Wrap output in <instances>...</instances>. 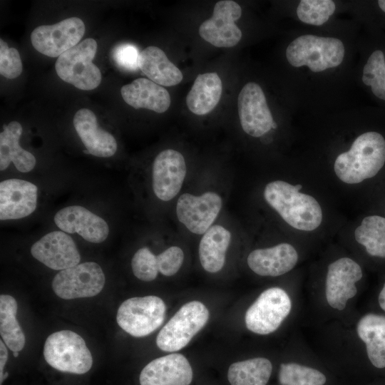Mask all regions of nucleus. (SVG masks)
Here are the masks:
<instances>
[{"label": "nucleus", "mask_w": 385, "mask_h": 385, "mask_svg": "<svg viewBox=\"0 0 385 385\" xmlns=\"http://www.w3.org/2000/svg\"><path fill=\"white\" fill-rule=\"evenodd\" d=\"M301 184L293 185L283 180L267 183L264 198L291 227L302 231H312L321 225L322 207L312 196L302 193Z\"/></svg>", "instance_id": "f257e3e1"}, {"label": "nucleus", "mask_w": 385, "mask_h": 385, "mask_svg": "<svg viewBox=\"0 0 385 385\" xmlns=\"http://www.w3.org/2000/svg\"><path fill=\"white\" fill-rule=\"evenodd\" d=\"M385 163V139L377 132L359 135L334 164L337 177L346 184H357L375 176Z\"/></svg>", "instance_id": "f03ea898"}, {"label": "nucleus", "mask_w": 385, "mask_h": 385, "mask_svg": "<svg viewBox=\"0 0 385 385\" xmlns=\"http://www.w3.org/2000/svg\"><path fill=\"white\" fill-rule=\"evenodd\" d=\"M344 54L345 48L341 40L310 34L296 38L286 49V58L290 65L306 66L315 73L339 66Z\"/></svg>", "instance_id": "7ed1b4c3"}, {"label": "nucleus", "mask_w": 385, "mask_h": 385, "mask_svg": "<svg viewBox=\"0 0 385 385\" xmlns=\"http://www.w3.org/2000/svg\"><path fill=\"white\" fill-rule=\"evenodd\" d=\"M43 356L51 366L63 372L83 374L93 365V357L84 339L70 330L50 334L44 344Z\"/></svg>", "instance_id": "20e7f679"}, {"label": "nucleus", "mask_w": 385, "mask_h": 385, "mask_svg": "<svg viewBox=\"0 0 385 385\" xmlns=\"http://www.w3.org/2000/svg\"><path fill=\"white\" fill-rule=\"evenodd\" d=\"M97 47L96 40L88 38L62 53L55 63L58 77L81 90L97 88L101 82V73L92 62Z\"/></svg>", "instance_id": "39448f33"}, {"label": "nucleus", "mask_w": 385, "mask_h": 385, "mask_svg": "<svg viewBox=\"0 0 385 385\" xmlns=\"http://www.w3.org/2000/svg\"><path fill=\"white\" fill-rule=\"evenodd\" d=\"M209 311L202 302L191 301L183 305L159 332L158 347L168 352L184 348L206 324Z\"/></svg>", "instance_id": "423d86ee"}, {"label": "nucleus", "mask_w": 385, "mask_h": 385, "mask_svg": "<svg viewBox=\"0 0 385 385\" xmlns=\"http://www.w3.org/2000/svg\"><path fill=\"white\" fill-rule=\"evenodd\" d=\"M166 307L153 295L135 297L123 302L117 311L119 327L133 337H143L155 331L163 322Z\"/></svg>", "instance_id": "0eeeda50"}, {"label": "nucleus", "mask_w": 385, "mask_h": 385, "mask_svg": "<svg viewBox=\"0 0 385 385\" xmlns=\"http://www.w3.org/2000/svg\"><path fill=\"white\" fill-rule=\"evenodd\" d=\"M291 308V299L284 289L269 288L247 309L245 317L246 327L255 334H270L279 328Z\"/></svg>", "instance_id": "6e6552de"}, {"label": "nucleus", "mask_w": 385, "mask_h": 385, "mask_svg": "<svg viewBox=\"0 0 385 385\" xmlns=\"http://www.w3.org/2000/svg\"><path fill=\"white\" fill-rule=\"evenodd\" d=\"M104 272L99 265L86 262L61 270L52 281L54 293L63 299L91 297L103 289Z\"/></svg>", "instance_id": "1a4fd4ad"}, {"label": "nucleus", "mask_w": 385, "mask_h": 385, "mask_svg": "<svg viewBox=\"0 0 385 385\" xmlns=\"http://www.w3.org/2000/svg\"><path fill=\"white\" fill-rule=\"evenodd\" d=\"M85 29L83 21L77 17H71L53 25H41L31 32V44L45 56H60L78 44Z\"/></svg>", "instance_id": "9d476101"}, {"label": "nucleus", "mask_w": 385, "mask_h": 385, "mask_svg": "<svg viewBox=\"0 0 385 385\" xmlns=\"http://www.w3.org/2000/svg\"><path fill=\"white\" fill-rule=\"evenodd\" d=\"M242 15V9L235 1H217L212 16L199 27L200 36L216 47L229 48L237 45L242 38V31L235 24Z\"/></svg>", "instance_id": "9b49d317"}, {"label": "nucleus", "mask_w": 385, "mask_h": 385, "mask_svg": "<svg viewBox=\"0 0 385 385\" xmlns=\"http://www.w3.org/2000/svg\"><path fill=\"white\" fill-rule=\"evenodd\" d=\"M237 108L242 130L258 138L272 128L274 120L262 88L255 82L246 83L237 98Z\"/></svg>", "instance_id": "f8f14e48"}, {"label": "nucleus", "mask_w": 385, "mask_h": 385, "mask_svg": "<svg viewBox=\"0 0 385 385\" xmlns=\"http://www.w3.org/2000/svg\"><path fill=\"white\" fill-rule=\"evenodd\" d=\"M222 207V199L213 192L195 196L184 193L176 205L178 220L195 234H204L212 225Z\"/></svg>", "instance_id": "ddd939ff"}, {"label": "nucleus", "mask_w": 385, "mask_h": 385, "mask_svg": "<svg viewBox=\"0 0 385 385\" xmlns=\"http://www.w3.org/2000/svg\"><path fill=\"white\" fill-rule=\"evenodd\" d=\"M362 277L361 267L349 257H342L328 266L325 294L328 304L342 311L346 302L354 297L357 289L355 283Z\"/></svg>", "instance_id": "4468645a"}, {"label": "nucleus", "mask_w": 385, "mask_h": 385, "mask_svg": "<svg viewBox=\"0 0 385 385\" xmlns=\"http://www.w3.org/2000/svg\"><path fill=\"white\" fill-rule=\"evenodd\" d=\"M186 175V164L178 151L167 149L155 158L152 168V185L155 196L169 201L180 192Z\"/></svg>", "instance_id": "2eb2a0df"}, {"label": "nucleus", "mask_w": 385, "mask_h": 385, "mask_svg": "<svg viewBox=\"0 0 385 385\" xmlns=\"http://www.w3.org/2000/svg\"><path fill=\"white\" fill-rule=\"evenodd\" d=\"M31 253L36 260L54 270L76 266L81 260L75 242L62 231L46 234L31 246Z\"/></svg>", "instance_id": "dca6fc26"}, {"label": "nucleus", "mask_w": 385, "mask_h": 385, "mask_svg": "<svg viewBox=\"0 0 385 385\" xmlns=\"http://www.w3.org/2000/svg\"><path fill=\"white\" fill-rule=\"evenodd\" d=\"M53 220L62 231L78 233L92 243L103 242L109 234V227L103 218L80 205L61 209L54 215Z\"/></svg>", "instance_id": "f3484780"}, {"label": "nucleus", "mask_w": 385, "mask_h": 385, "mask_svg": "<svg viewBox=\"0 0 385 385\" xmlns=\"http://www.w3.org/2000/svg\"><path fill=\"white\" fill-rule=\"evenodd\" d=\"M38 188L21 179L0 183V220H17L29 216L37 206Z\"/></svg>", "instance_id": "a211bd4d"}, {"label": "nucleus", "mask_w": 385, "mask_h": 385, "mask_svg": "<svg viewBox=\"0 0 385 385\" xmlns=\"http://www.w3.org/2000/svg\"><path fill=\"white\" fill-rule=\"evenodd\" d=\"M192 369L181 354L173 353L151 361L143 369L140 385H189Z\"/></svg>", "instance_id": "6ab92c4d"}, {"label": "nucleus", "mask_w": 385, "mask_h": 385, "mask_svg": "<svg viewBox=\"0 0 385 385\" xmlns=\"http://www.w3.org/2000/svg\"><path fill=\"white\" fill-rule=\"evenodd\" d=\"M73 126L88 153L101 158L113 156L117 150V142L112 134L98 126L93 111L81 108L73 119Z\"/></svg>", "instance_id": "aec40b11"}, {"label": "nucleus", "mask_w": 385, "mask_h": 385, "mask_svg": "<svg viewBox=\"0 0 385 385\" xmlns=\"http://www.w3.org/2000/svg\"><path fill=\"white\" fill-rule=\"evenodd\" d=\"M297 260L295 248L289 243H281L252 251L247 257V265L258 275L277 277L292 270Z\"/></svg>", "instance_id": "412c9836"}, {"label": "nucleus", "mask_w": 385, "mask_h": 385, "mask_svg": "<svg viewBox=\"0 0 385 385\" xmlns=\"http://www.w3.org/2000/svg\"><path fill=\"white\" fill-rule=\"evenodd\" d=\"M124 101L131 107L146 108L158 113L165 112L170 105L168 91L155 82L140 78L120 89Z\"/></svg>", "instance_id": "4be33fe9"}, {"label": "nucleus", "mask_w": 385, "mask_h": 385, "mask_svg": "<svg viewBox=\"0 0 385 385\" xmlns=\"http://www.w3.org/2000/svg\"><path fill=\"white\" fill-rule=\"evenodd\" d=\"M3 128L0 133V170L6 169L11 162L21 173L33 170L36 163V158L19 145L21 125L17 121H11Z\"/></svg>", "instance_id": "5701e85b"}, {"label": "nucleus", "mask_w": 385, "mask_h": 385, "mask_svg": "<svg viewBox=\"0 0 385 385\" xmlns=\"http://www.w3.org/2000/svg\"><path fill=\"white\" fill-rule=\"evenodd\" d=\"M138 66L150 81L164 86H173L183 80V73L158 47L148 46L139 56Z\"/></svg>", "instance_id": "b1692460"}, {"label": "nucleus", "mask_w": 385, "mask_h": 385, "mask_svg": "<svg viewBox=\"0 0 385 385\" xmlns=\"http://www.w3.org/2000/svg\"><path fill=\"white\" fill-rule=\"evenodd\" d=\"M222 90V81L217 73L199 74L186 97L188 109L198 115L211 112L220 100Z\"/></svg>", "instance_id": "393cba45"}, {"label": "nucleus", "mask_w": 385, "mask_h": 385, "mask_svg": "<svg viewBox=\"0 0 385 385\" xmlns=\"http://www.w3.org/2000/svg\"><path fill=\"white\" fill-rule=\"evenodd\" d=\"M230 240V232L221 225H214L204 233L198 252L201 265L205 271L215 273L222 270Z\"/></svg>", "instance_id": "a878e982"}, {"label": "nucleus", "mask_w": 385, "mask_h": 385, "mask_svg": "<svg viewBox=\"0 0 385 385\" xmlns=\"http://www.w3.org/2000/svg\"><path fill=\"white\" fill-rule=\"evenodd\" d=\"M356 332L366 344L371 363L376 368H385V317L373 313L364 315L357 324Z\"/></svg>", "instance_id": "bb28decb"}, {"label": "nucleus", "mask_w": 385, "mask_h": 385, "mask_svg": "<svg viewBox=\"0 0 385 385\" xmlns=\"http://www.w3.org/2000/svg\"><path fill=\"white\" fill-rule=\"evenodd\" d=\"M272 370L271 361L263 357L232 364L227 371L231 385H266Z\"/></svg>", "instance_id": "cd10ccee"}, {"label": "nucleus", "mask_w": 385, "mask_h": 385, "mask_svg": "<svg viewBox=\"0 0 385 385\" xmlns=\"http://www.w3.org/2000/svg\"><path fill=\"white\" fill-rule=\"evenodd\" d=\"M18 305L11 295L0 296V334L6 346L14 351H20L25 345L24 333L16 316Z\"/></svg>", "instance_id": "c85d7f7f"}, {"label": "nucleus", "mask_w": 385, "mask_h": 385, "mask_svg": "<svg viewBox=\"0 0 385 385\" xmlns=\"http://www.w3.org/2000/svg\"><path fill=\"white\" fill-rule=\"evenodd\" d=\"M354 238L365 247L371 256L385 257V217L379 215L364 217L354 231Z\"/></svg>", "instance_id": "c756f323"}, {"label": "nucleus", "mask_w": 385, "mask_h": 385, "mask_svg": "<svg viewBox=\"0 0 385 385\" xmlns=\"http://www.w3.org/2000/svg\"><path fill=\"white\" fill-rule=\"evenodd\" d=\"M279 381L282 385H323L326 376L317 369L288 363L280 365Z\"/></svg>", "instance_id": "7c9ffc66"}, {"label": "nucleus", "mask_w": 385, "mask_h": 385, "mask_svg": "<svg viewBox=\"0 0 385 385\" xmlns=\"http://www.w3.org/2000/svg\"><path fill=\"white\" fill-rule=\"evenodd\" d=\"M363 83L371 87L377 98L385 101V57L381 50L374 51L363 68Z\"/></svg>", "instance_id": "2f4dec72"}, {"label": "nucleus", "mask_w": 385, "mask_h": 385, "mask_svg": "<svg viewBox=\"0 0 385 385\" xmlns=\"http://www.w3.org/2000/svg\"><path fill=\"white\" fill-rule=\"evenodd\" d=\"M335 9V3L332 0H302L296 12L302 22L321 26L329 19Z\"/></svg>", "instance_id": "473e14b6"}, {"label": "nucleus", "mask_w": 385, "mask_h": 385, "mask_svg": "<svg viewBox=\"0 0 385 385\" xmlns=\"http://www.w3.org/2000/svg\"><path fill=\"white\" fill-rule=\"evenodd\" d=\"M131 267L133 274L145 282L154 280L159 272L157 256L146 247L139 249L134 254L131 260Z\"/></svg>", "instance_id": "72a5a7b5"}, {"label": "nucleus", "mask_w": 385, "mask_h": 385, "mask_svg": "<svg viewBox=\"0 0 385 385\" xmlns=\"http://www.w3.org/2000/svg\"><path fill=\"white\" fill-rule=\"evenodd\" d=\"M22 63L19 51L9 48L7 43L0 39V73L4 77L13 79L22 72Z\"/></svg>", "instance_id": "f704fd0d"}, {"label": "nucleus", "mask_w": 385, "mask_h": 385, "mask_svg": "<svg viewBox=\"0 0 385 385\" xmlns=\"http://www.w3.org/2000/svg\"><path fill=\"white\" fill-rule=\"evenodd\" d=\"M184 260V252L178 246H172L157 256L159 272L165 276H173L180 269Z\"/></svg>", "instance_id": "c9c22d12"}, {"label": "nucleus", "mask_w": 385, "mask_h": 385, "mask_svg": "<svg viewBox=\"0 0 385 385\" xmlns=\"http://www.w3.org/2000/svg\"><path fill=\"white\" fill-rule=\"evenodd\" d=\"M140 53L137 47L131 43H120L112 51V58L121 69L134 71L139 68Z\"/></svg>", "instance_id": "e433bc0d"}, {"label": "nucleus", "mask_w": 385, "mask_h": 385, "mask_svg": "<svg viewBox=\"0 0 385 385\" xmlns=\"http://www.w3.org/2000/svg\"><path fill=\"white\" fill-rule=\"evenodd\" d=\"M8 360V351L3 340L0 341V379L3 376L4 369Z\"/></svg>", "instance_id": "4c0bfd02"}, {"label": "nucleus", "mask_w": 385, "mask_h": 385, "mask_svg": "<svg viewBox=\"0 0 385 385\" xmlns=\"http://www.w3.org/2000/svg\"><path fill=\"white\" fill-rule=\"evenodd\" d=\"M379 304L381 308L385 311V283L379 295Z\"/></svg>", "instance_id": "58836bf2"}, {"label": "nucleus", "mask_w": 385, "mask_h": 385, "mask_svg": "<svg viewBox=\"0 0 385 385\" xmlns=\"http://www.w3.org/2000/svg\"><path fill=\"white\" fill-rule=\"evenodd\" d=\"M378 4L380 7V9L385 12V0H379L378 1Z\"/></svg>", "instance_id": "ea45409f"}, {"label": "nucleus", "mask_w": 385, "mask_h": 385, "mask_svg": "<svg viewBox=\"0 0 385 385\" xmlns=\"http://www.w3.org/2000/svg\"><path fill=\"white\" fill-rule=\"evenodd\" d=\"M19 354V351H14V352H13V356H14V357H18Z\"/></svg>", "instance_id": "a19ab883"}]
</instances>
